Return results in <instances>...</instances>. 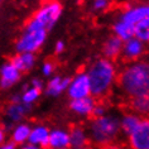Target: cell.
<instances>
[{
  "label": "cell",
  "instance_id": "cell-26",
  "mask_svg": "<svg viewBox=\"0 0 149 149\" xmlns=\"http://www.w3.org/2000/svg\"><path fill=\"white\" fill-rule=\"evenodd\" d=\"M54 68H56V65H54L53 61H51V59L43 62L42 67H40V70H42V74L43 76H46V77H52L53 76Z\"/></svg>",
  "mask_w": 149,
  "mask_h": 149
},
{
  "label": "cell",
  "instance_id": "cell-15",
  "mask_svg": "<svg viewBox=\"0 0 149 149\" xmlns=\"http://www.w3.org/2000/svg\"><path fill=\"white\" fill-rule=\"evenodd\" d=\"M68 84H70V77L56 74V76L51 77L47 85L44 86V92L51 97H57V96L62 95L63 92H66Z\"/></svg>",
  "mask_w": 149,
  "mask_h": 149
},
{
  "label": "cell",
  "instance_id": "cell-5",
  "mask_svg": "<svg viewBox=\"0 0 149 149\" xmlns=\"http://www.w3.org/2000/svg\"><path fill=\"white\" fill-rule=\"evenodd\" d=\"M63 13V5L59 1H47L43 3L34 13L32 18L36 19L42 27L49 32L57 24Z\"/></svg>",
  "mask_w": 149,
  "mask_h": 149
},
{
  "label": "cell",
  "instance_id": "cell-24",
  "mask_svg": "<svg viewBox=\"0 0 149 149\" xmlns=\"http://www.w3.org/2000/svg\"><path fill=\"white\" fill-rule=\"evenodd\" d=\"M40 94H42V91L37 90V88L32 87V86L25 88L24 92L20 95L22 104H24V105H27V106H32L33 104L40 97Z\"/></svg>",
  "mask_w": 149,
  "mask_h": 149
},
{
  "label": "cell",
  "instance_id": "cell-25",
  "mask_svg": "<svg viewBox=\"0 0 149 149\" xmlns=\"http://www.w3.org/2000/svg\"><path fill=\"white\" fill-rule=\"evenodd\" d=\"M110 5L111 4L107 0H94L90 5V9H91V12H94L95 14H100V13L106 12V10L110 8Z\"/></svg>",
  "mask_w": 149,
  "mask_h": 149
},
{
  "label": "cell",
  "instance_id": "cell-9",
  "mask_svg": "<svg viewBox=\"0 0 149 149\" xmlns=\"http://www.w3.org/2000/svg\"><path fill=\"white\" fill-rule=\"evenodd\" d=\"M145 52H147V46L136 39L135 37L125 40L123 44V51H121V58L125 61V63L129 62H135L143 59Z\"/></svg>",
  "mask_w": 149,
  "mask_h": 149
},
{
  "label": "cell",
  "instance_id": "cell-8",
  "mask_svg": "<svg viewBox=\"0 0 149 149\" xmlns=\"http://www.w3.org/2000/svg\"><path fill=\"white\" fill-rule=\"evenodd\" d=\"M129 149H149V118H141L139 124L126 136Z\"/></svg>",
  "mask_w": 149,
  "mask_h": 149
},
{
  "label": "cell",
  "instance_id": "cell-20",
  "mask_svg": "<svg viewBox=\"0 0 149 149\" xmlns=\"http://www.w3.org/2000/svg\"><path fill=\"white\" fill-rule=\"evenodd\" d=\"M111 29H113V34L115 37H118V38H120L123 42H125V40H128L134 37V27L128 23H125V22L120 20L119 18H116V19L113 22Z\"/></svg>",
  "mask_w": 149,
  "mask_h": 149
},
{
  "label": "cell",
  "instance_id": "cell-10",
  "mask_svg": "<svg viewBox=\"0 0 149 149\" xmlns=\"http://www.w3.org/2000/svg\"><path fill=\"white\" fill-rule=\"evenodd\" d=\"M97 104V100L92 96H87L84 99L72 100L68 104V107L76 116L80 118H92V113Z\"/></svg>",
  "mask_w": 149,
  "mask_h": 149
},
{
  "label": "cell",
  "instance_id": "cell-30",
  "mask_svg": "<svg viewBox=\"0 0 149 149\" xmlns=\"http://www.w3.org/2000/svg\"><path fill=\"white\" fill-rule=\"evenodd\" d=\"M0 149H17V145L13 141H8V143H4L0 145Z\"/></svg>",
  "mask_w": 149,
  "mask_h": 149
},
{
  "label": "cell",
  "instance_id": "cell-33",
  "mask_svg": "<svg viewBox=\"0 0 149 149\" xmlns=\"http://www.w3.org/2000/svg\"><path fill=\"white\" fill-rule=\"evenodd\" d=\"M65 149H70V148H65Z\"/></svg>",
  "mask_w": 149,
  "mask_h": 149
},
{
  "label": "cell",
  "instance_id": "cell-18",
  "mask_svg": "<svg viewBox=\"0 0 149 149\" xmlns=\"http://www.w3.org/2000/svg\"><path fill=\"white\" fill-rule=\"evenodd\" d=\"M12 65L19 71V72H28L36 66L37 57L33 53H18L15 57L12 58Z\"/></svg>",
  "mask_w": 149,
  "mask_h": 149
},
{
  "label": "cell",
  "instance_id": "cell-17",
  "mask_svg": "<svg viewBox=\"0 0 149 149\" xmlns=\"http://www.w3.org/2000/svg\"><path fill=\"white\" fill-rule=\"evenodd\" d=\"M140 116H138L136 114L132 113V111H125L119 116V121H120V133L125 138L133 132L134 129L138 126L140 121Z\"/></svg>",
  "mask_w": 149,
  "mask_h": 149
},
{
  "label": "cell",
  "instance_id": "cell-14",
  "mask_svg": "<svg viewBox=\"0 0 149 149\" xmlns=\"http://www.w3.org/2000/svg\"><path fill=\"white\" fill-rule=\"evenodd\" d=\"M49 132L51 129L47 125L43 124H37L34 126H32L31 134L28 138V143L40 147L43 149H47L48 147V139H49Z\"/></svg>",
  "mask_w": 149,
  "mask_h": 149
},
{
  "label": "cell",
  "instance_id": "cell-3",
  "mask_svg": "<svg viewBox=\"0 0 149 149\" xmlns=\"http://www.w3.org/2000/svg\"><path fill=\"white\" fill-rule=\"evenodd\" d=\"M120 115L109 111L104 116L91 118L88 126L86 128L90 144L96 149H105L118 141L120 135Z\"/></svg>",
  "mask_w": 149,
  "mask_h": 149
},
{
  "label": "cell",
  "instance_id": "cell-29",
  "mask_svg": "<svg viewBox=\"0 0 149 149\" xmlns=\"http://www.w3.org/2000/svg\"><path fill=\"white\" fill-rule=\"evenodd\" d=\"M31 86L34 87V88H37V90H39V91H42L43 88H44V84H43V81L40 80V79H37V77H36V79L32 80Z\"/></svg>",
  "mask_w": 149,
  "mask_h": 149
},
{
  "label": "cell",
  "instance_id": "cell-21",
  "mask_svg": "<svg viewBox=\"0 0 149 149\" xmlns=\"http://www.w3.org/2000/svg\"><path fill=\"white\" fill-rule=\"evenodd\" d=\"M31 129L32 126L25 123H20L14 128L13 133H12V141L14 144H20L23 145L25 143H28V138L31 134Z\"/></svg>",
  "mask_w": 149,
  "mask_h": 149
},
{
  "label": "cell",
  "instance_id": "cell-27",
  "mask_svg": "<svg viewBox=\"0 0 149 149\" xmlns=\"http://www.w3.org/2000/svg\"><path fill=\"white\" fill-rule=\"evenodd\" d=\"M109 113V110H107V107L105 104L97 101L96 104L95 109H94V113H92V118H100V116H104L105 114Z\"/></svg>",
  "mask_w": 149,
  "mask_h": 149
},
{
  "label": "cell",
  "instance_id": "cell-6",
  "mask_svg": "<svg viewBox=\"0 0 149 149\" xmlns=\"http://www.w3.org/2000/svg\"><path fill=\"white\" fill-rule=\"evenodd\" d=\"M66 94L70 101L91 96L90 82H88L87 74L85 71H79L74 76L70 77V84L66 90Z\"/></svg>",
  "mask_w": 149,
  "mask_h": 149
},
{
  "label": "cell",
  "instance_id": "cell-28",
  "mask_svg": "<svg viewBox=\"0 0 149 149\" xmlns=\"http://www.w3.org/2000/svg\"><path fill=\"white\" fill-rule=\"evenodd\" d=\"M65 51H66V42H65V40H62V39L57 40L56 44H54V52H56V54H61Z\"/></svg>",
  "mask_w": 149,
  "mask_h": 149
},
{
  "label": "cell",
  "instance_id": "cell-23",
  "mask_svg": "<svg viewBox=\"0 0 149 149\" xmlns=\"http://www.w3.org/2000/svg\"><path fill=\"white\" fill-rule=\"evenodd\" d=\"M134 37L145 46L149 44V19H144L134 25Z\"/></svg>",
  "mask_w": 149,
  "mask_h": 149
},
{
  "label": "cell",
  "instance_id": "cell-12",
  "mask_svg": "<svg viewBox=\"0 0 149 149\" xmlns=\"http://www.w3.org/2000/svg\"><path fill=\"white\" fill-rule=\"evenodd\" d=\"M70 149H86L90 147L87 130L82 125H73L68 130Z\"/></svg>",
  "mask_w": 149,
  "mask_h": 149
},
{
  "label": "cell",
  "instance_id": "cell-22",
  "mask_svg": "<svg viewBox=\"0 0 149 149\" xmlns=\"http://www.w3.org/2000/svg\"><path fill=\"white\" fill-rule=\"evenodd\" d=\"M29 110H31V106H27L22 102L12 104V105H9L8 110H6V115H8L9 120H12L13 123H17V121H20L28 114Z\"/></svg>",
  "mask_w": 149,
  "mask_h": 149
},
{
  "label": "cell",
  "instance_id": "cell-4",
  "mask_svg": "<svg viewBox=\"0 0 149 149\" xmlns=\"http://www.w3.org/2000/svg\"><path fill=\"white\" fill-rule=\"evenodd\" d=\"M48 32L36 19L31 18L25 23L24 31L17 40L18 53H33L38 52L47 40Z\"/></svg>",
  "mask_w": 149,
  "mask_h": 149
},
{
  "label": "cell",
  "instance_id": "cell-11",
  "mask_svg": "<svg viewBox=\"0 0 149 149\" xmlns=\"http://www.w3.org/2000/svg\"><path fill=\"white\" fill-rule=\"evenodd\" d=\"M123 44H124V42L120 38L115 37L114 34H110L102 43V47H101L102 57L115 62L119 57H121Z\"/></svg>",
  "mask_w": 149,
  "mask_h": 149
},
{
  "label": "cell",
  "instance_id": "cell-1",
  "mask_svg": "<svg viewBox=\"0 0 149 149\" xmlns=\"http://www.w3.org/2000/svg\"><path fill=\"white\" fill-rule=\"evenodd\" d=\"M116 86L125 99L149 95V61L140 59L125 63L119 70Z\"/></svg>",
  "mask_w": 149,
  "mask_h": 149
},
{
  "label": "cell",
  "instance_id": "cell-7",
  "mask_svg": "<svg viewBox=\"0 0 149 149\" xmlns=\"http://www.w3.org/2000/svg\"><path fill=\"white\" fill-rule=\"evenodd\" d=\"M118 18L130 25H135L144 19H149V3L128 4L120 10Z\"/></svg>",
  "mask_w": 149,
  "mask_h": 149
},
{
  "label": "cell",
  "instance_id": "cell-31",
  "mask_svg": "<svg viewBox=\"0 0 149 149\" xmlns=\"http://www.w3.org/2000/svg\"><path fill=\"white\" fill-rule=\"evenodd\" d=\"M20 149H43V148L37 147V145H33V144H29V143H25V144L22 145Z\"/></svg>",
  "mask_w": 149,
  "mask_h": 149
},
{
  "label": "cell",
  "instance_id": "cell-13",
  "mask_svg": "<svg viewBox=\"0 0 149 149\" xmlns=\"http://www.w3.org/2000/svg\"><path fill=\"white\" fill-rule=\"evenodd\" d=\"M20 77L22 73L12 65V62H5L0 68V86L3 88H9L15 85Z\"/></svg>",
  "mask_w": 149,
  "mask_h": 149
},
{
  "label": "cell",
  "instance_id": "cell-32",
  "mask_svg": "<svg viewBox=\"0 0 149 149\" xmlns=\"http://www.w3.org/2000/svg\"><path fill=\"white\" fill-rule=\"evenodd\" d=\"M4 139H5V133H4V130L0 128V145L4 143Z\"/></svg>",
  "mask_w": 149,
  "mask_h": 149
},
{
  "label": "cell",
  "instance_id": "cell-19",
  "mask_svg": "<svg viewBox=\"0 0 149 149\" xmlns=\"http://www.w3.org/2000/svg\"><path fill=\"white\" fill-rule=\"evenodd\" d=\"M129 111L140 118H149V95L128 100Z\"/></svg>",
  "mask_w": 149,
  "mask_h": 149
},
{
  "label": "cell",
  "instance_id": "cell-16",
  "mask_svg": "<svg viewBox=\"0 0 149 149\" xmlns=\"http://www.w3.org/2000/svg\"><path fill=\"white\" fill-rule=\"evenodd\" d=\"M65 148H70L68 130L63 128L51 129L47 149H65Z\"/></svg>",
  "mask_w": 149,
  "mask_h": 149
},
{
  "label": "cell",
  "instance_id": "cell-2",
  "mask_svg": "<svg viewBox=\"0 0 149 149\" xmlns=\"http://www.w3.org/2000/svg\"><path fill=\"white\" fill-rule=\"evenodd\" d=\"M85 72L90 82L91 96L97 101L109 96L116 86L119 68L114 61L97 57L90 62Z\"/></svg>",
  "mask_w": 149,
  "mask_h": 149
}]
</instances>
